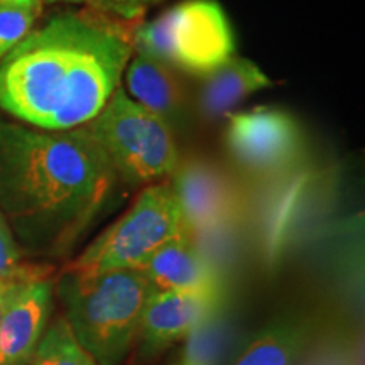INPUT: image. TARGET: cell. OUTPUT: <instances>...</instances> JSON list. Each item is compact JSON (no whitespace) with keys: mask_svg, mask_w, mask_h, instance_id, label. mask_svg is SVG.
Masks as SVG:
<instances>
[{"mask_svg":"<svg viewBox=\"0 0 365 365\" xmlns=\"http://www.w3.org/2000/svg\"><path fill=\"white\" fill-rule=\"evenodd\" d=\"M31 365H98L73 335L66 318L58 317L46 328Z\"/></svg>","mask_w":365,"mask_h":365,"instance_id":"9a60e30c","label":"cell"},{"mask_svg":"<svg viewBox=\"0 0 365 365\" xmlns=\"http://www.w3.org/2000/svg\"><path fill=\"white\" fill-rule=\"evenodd\" d=\"M36 272V267L26 266L22 261V250L14 237L12 228L9 227L6 217L0 213V284L7 286Z\"/></svg>","mask_w":365,"mask_h":365,"instance_id":"e0dca14e","label":"cell"},{"mask_svg":"<svg viewBox=\"0 0 365 365\" xmlns=\"http://www.w3.org/2000/svg\"><path fill=\"white\" fill-rule=\"evenodd\" d=\"M134 51L205 76L234 56L230 22L215 0H186L130 34Z\"/></svg>","mask_w":365,"mask_h":365,"instance_id":"5b68a950","label":"cell"},{"mask_svg":"<svg viewBox=\"0 0 365 365\" xmlns=\"http://www.w3.org/2000/svg\"><path fill=\"white\" fill-rule=\"evenodd\" d=\"M161 0H88L91 12H97L100 16L120 22H135L154 7Z\"/></svg>","mask_w":365,"mask_h":365,"instance_id":"ac0fdd59","label":"cell"},{"mask_svg":"<svg viewBox=\"0 0 365 365\" xmlns=\"http://www.w3.org/2000/svg\"><path fill=\"white\" fill-rule=\"evenodd\" d=\"M185 217L170 180L145 186L132 207L71 262L76 271L143 269L163 245L186 234Z\"/></svg>","mask_w":365,"mask_h":365,"instance_id":"8992f818","label":"cell"},{"mask_svg":"<svg viewBox=\"0 0 365 365\" xmlns=\"http://www.w3.org/2000/svg\"><path fill=\"white\" fill-rule=\"evenodd\" d=\"M227 145L235 161L255 175H279L291 170L303 149L294 118L286 112L257 108L232 115Z\"/></svg>","mask_w":365,"mask_h":365,"instance_id":"52a82bcc","label":"cell"},{"mask_svg":"<svg viewBox=\"0 0 365 365\" xmlns=\"http://www.w3.org/2000/svg\"><path fill=\"white\" fill-rule=\"evenodd\" d=\"M308 340V323L281 317L262 328L234 365H296Z\"/></svg>","mask_w":365,"mask_h":365,"instance_id":"5bb4252c","label":"cell"},{"mask_svg":"<svg viewBox=\"0 0 365 365\" xmlns=\"http://www.w3.org/2000/svg\"><path fill=\"white\" fill-rule=\"evenodd\" d=\"M117 181L85 127L44 130L0 117V213L33 257L66 254Z\"/></svg>","mask_w":365,"mask_h":365,"instance_id":"6da1fadb","label":"cell"},{"mask_svg":"<svg viewBox=\"0 0 365 365\" xmlns=\"http://www.w3.org/2000/svg\"><path fill=\"white\" fill-rule=\"evenodd\" d=\"M54 282L36 272L6 286L0 313V365H31L53 312Z\"/></svg>","mask_w":365,"mask_h":365,"instance_id":"ba28073f","label":"cell"},{"mask_svg":"<svg viewBox=\"0 0 365 365\" xmlns=\"http://www.w3.org/2000/svg\"><path fill=\"white\" fill-rule=\"evenodd\" d=\"M176 365H182V364H181V362H178V364H176Z\"/></svg>","mask_w":365,"mask_h":365,"instance_id":"7402d4cb","label":"cell"},{"mask_svg":"<svg viewBox=\"0 0 365 365\" xmlns=\"http://www.w3.org/2000/svg\"><path fill=\"white\" fill-rule=\"evenodd\" d=\"M4 296H6V286L0 284V313H2V304H4Z\"/></svg>","mask_w":365,"mask_h":365,"instance_id":"44dd1931","label":"cell"},{"mask_svg":"<svg viewBox=\"0 0 365 365\" xmlns=\"http://www.w3.org/2000/svg\"><path fill=\"white\" fill-rule=\"evenodd\" d=\"M125 85L129 97L164 122L180 117L182 88L170 66L144 54H137L125 66Z\"/></svg>","mask_w":365,"mask_h":365,"instance_id":"7c38bea8","label":"cell"},{"mask_svg":"<svg viewBox=\"0 0 365 365\" xmlns=\"http://www.w3.org/2000/svg\"><path fill=\"white\" fill-rule=\"evenodd\" d=\"M222 298L171 291H154L145 303L132 349L134 365H145L188 339L200 325L218 313Z\"/></svg>","mask_w":365,"mask_h":365,"instance_id":"9c48e42d","label":"cell"},{"mask_svg":"<svg viewBox=\"0 0 365 365\" xmlns=\"http://www.w3.org/2000/svg\"><path fill=\"white\" fill-rule=\"evenodd\" d=\"M202 90V105L210 115H222L255 91L271 86V78L250 59L230 56L210 71Z\"/></svg>","mask_w":365,"mask_h":365,"instance_id":"4fadbf2b","label":"cell"},{"mask_svg":"<svg viewBox=\"0 0 365 365\" xmlns=\"http://www.w3.org/2000/svg\"><path fill=\"white\" fill-rule=\"evenodd\" d=\"M171 185L193 239L223 234L239 215L237 190L212 164H178Z\"/></svg>","mask_w":365,"mask_h":365,"instance_id":"30bf717a","label":"cell"},{"mask_svg":"<svg viewBox=\"0 0 365 365\" xmlns=\"http://www.w3.org/2000/svg\"><path fill=\"white\" fill-rule=\"evenodd\" d=\"M43 2V0H41ZM46 4H73V6H78V4H86L88 0H44Z\"/></svg>","mask_w":365,"mask_h":365,"instance_id":"d6986e66","label":"cell"},{"mask_svg":"<svg viewBox=\"0 0 365 365\" xmlns=\"http://www.w3.org/2000/svg\"><path fill=\"white\" fill-rule=\"evenodd\" d=\"M39 12L41 6L0 2V59L33 31Z\"/></svg>","mask_w":365,"mask_h":365,"instance_id":"2e32d148","label":"cell"},{"mask_svg":"<svg viewBox=\"0 0 365 365\" xmlns=\"http://www.w3.org/2000/svg\"><path fill=\"white\" fill-rule=\"evenodd\" d=\"M83 127L103 150L118 180L130 186L170 180L180 164L170 124L132 100L120 86Z\"/></svg>","mask_w":365,"mask_h":365,"instance_id":"277c9868","label":"cell"},{"mask_svg":"<svg viewBox=\"0 0 365 365\" xmlns=\"http://www.w3.org/2000/svg\"><path fill=\"white\" fill-rule=\"evenodd\" d=\"M68 325L98 365H122L134 349L145 303L154 287L139 269L76 271L56 284Z\"/></svg>","mask_w":365,"mask_h":365,"instance_id":"3957f363","label":"cell"},{"mask_svg":"<svg viewBox=\"0 0 365 365\" xmlns=\"http://www.w3.org/2000/svg\"><path fill=\"white\" fill-rule=\"evenodd\" d=\"M0 2H21V4H27V6H41V0H0Z\"/></svg>","mask_w":365,"mask_h":365,"instance_id":"ffe728a7","label":"cell"},{"mask_svg":"<svg viewBox=\"0 0 365 365\" xmlns=\"http://www.w3.org/2000/svg\"><path fill=\"white\" fill-rule=\"evenodd\" d=\"M129 31L97 12H63L0 59V108L44 130L88 124L129 65Z\"/></svg>","mask_w":365,"mask_h":365,"instance_id":"7a4b0ae2","label":"cell"},{"mask_svg":"<svg viewBox=\"0 0 365 365\" xmlns=\"http://www.w3.org/2000/svg\"><path fill=\"white\" fill-rule=\"evenodd\" d=\"M140 271L154 291L222 298L220 272L190 232L163 245Z\"/></svg>","mask_w":365,"mask_h":365,"instance_id":"8fae6325","label":"cell"}]
</instances>
